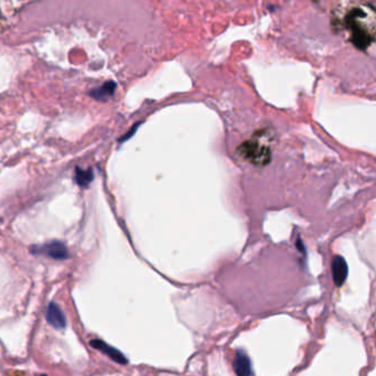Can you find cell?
<instances>
[{
  "label": "cell",
  "mask_w": 376,
  "mask_h": 376,
  "mask_svg": "<svg viewBox=\"0 0 376 376\" xmlns=\"http://www.w3.org/2000/svg\"><path fill=\"white\" fill-rule=\"evenodd\" d=\"M376 16L368 3L342 2L331 13L333 30L345 33L356 49L366 51L374 43Z\"/></svg>",
  "instance_id": "obj_1"
},
{
  "label": "cell",
  "mask_w": 376,
  "mask_h": 376,
  "mask_svg": "<svg viewBox=\"0 0 376 376\" xmlns=\"http://www.w3.org/2000/svg\"><path fill=\"white\" fill-rule=\"evenodd\" d=\"M239 155L245 160L257 166L267 165L271 158V150L269 146L264 142V132L257 134L237 148Z\"/></svg>",
  "instance_id": "obj_2"
},
{
  "label": "cell",
  "mask_w": 376,
  "mask_h": 376,
  "mask_svg": "<svg viewBox=\"0 0 376 376\" xmlns=\"http://www.w3.org/2000/svg\"><path fill=\"white\" fill-rule=\"evenodd\" d=\"M33 254H45L56 260H64L69 258V251L62 242L53 241L42 246H33L31 249Z\"/></svg>",
  "instance_id": "obj_3"
},
{
  "label": "cell",
  "mask_w": 376,
  "mask_h": 376,
  "mask_svg": "<svg viewBox=\"0 0 376 376\" xmlns=\"http://www.w3.org/2000/svg\"><path fill=\"white\" fill-rule=\"evenodd\" d=\"M89 344L92 345L94 349L101 351L102 353L107 355L109 359H112L114 362H116V363L118 364L126 365L128 363V360L126 359V356L124 355L121 351H118L117 349H115V347L105 343L103 340L94 339L89 342Z\"/></svg>",
  "instance_id": "obj_4"
},
{
  "label": "cell",
  "mask_w": 376,
  "mask_h": 376,
  "mask_svg": "<svg viewBox=\"0 0 376 376\" xmlns=\"http://www.w3.org/2000/svg\"><path fill=\"white\" fill-rule=\"evenodd\" d=\"M45 319L53 328L58 330H63L66 327V318L63 311L55 302H50L45 311Z\"/></svg>",
  "instance_id": "obj_5"
},
{
  "label": "cell",
  "mask_w": 376,
  "mask_h": 376,
  "mask_svg": "<svg viewBox=\"0 0 376 376\" xmlns=\"http://www.w3.org/2000/svg\"><path fill=\"white\" fill-rule=\"evenodd\" d=\"M347 273H349V269H347L345 259L341 256H335L332 260V275L336 286L340 287L344 284L347 277Z\"/></svg>",
  "instance_id": "obj_6"
},
{
  "label": "cell",
  "mask_w": 376,
  "mask_h": 376,
  "mask_svg": "<svg viewBox=\"0 0 376 376\" xmlns=\"http://www.w3.org/2000/svg\"><path fill=\"white\" fill-rule=\"evenodd\" d=\"M234 371L237 376H251L253 370H251V363L249 356L243 351H237L234 359Z\"/></svg>",
  "instance_id": "obj_7"
},
{
  "label": "cell",
  "mask_w": 376,
  "mask_h": 376,
  "mask_svg": "<svg viewBox=\"0 0 376 376\" xmlns=\"http://www.w3.org/2000/svg\"><path fill=\"white\" fill-rule=\"evenodd\" d=\"M116 89V83L113 81L104 83L101 87H97L90 90V96L98 101H107L109 97H112Z\"/></svg>",
  "instance_id": "obj_8"
},
{
  "label": "cell",
  "mask_w": 376,
  "mask_h": 376,
  "mask_svg": "<svg viewBox=\"0 0 376 376\" xmlns=\"http://www.w3.org/2000/svg\"><path fill=\"white\" fill-rule=\"evenodd\" d=\"M93 179H94V173L92 169L84 170L82 168H80V167H76L75 180L80 187L86 188L87 185L92 182Z\"/></svg>",
  "instance_id": "obj_9"
}]
</instances>
